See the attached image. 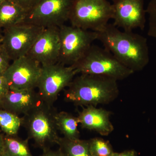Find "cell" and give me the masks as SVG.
Instances as JSON below:
<instances>
[{"instance_id":"obj_21","label":"cell","mask_w":156,"mask_h":156,"mask_svg":"<svg viewBox=\"0 0 156 156\" xmlns=\"http://www.w3.org/2000/svg\"><path fill=\"white\" fill-rule=\"evenodd\" d=\"M11 61L9 56L2 48L0 50V76H4L10 66Z\"/></svg>"},{"instance_id":"obj_16","label":"cell","mask_w":156,"mask_h":156,"mask_svg":"<svg viewBox=\"0 0 156 156\" xmlns=\"http://www.w3.org/2000/svg\"><path fill=\"white\" fill-rule=\"evenodd\" d=\"M55 120L57 130L62 134L63 137L71 140L80 139L77 116L67 112H57L55 114Z\"/></svg>"},{"instance_id":"obj_5","label":"cell","mask_w":156,"mask_h":156,"mask_svg":"<svg viewBox=\"0 0 156 156\" xmlns=\"http://www.w3.org/2000/svg\"><path fill=\"white\" fill-rule=\"evenodd\" d=\"M112 17V4L107 0H74L69 21L72 26L99 32Z\"/></svg>"},{"instance_id":"obj_28","label":"cell","mask_w":156,"mask_h":156,"mask_svg":"<svg viewBox=\"0 0 156 156\" xmlns=\"http://www.w3.org/2000/svg\"><path fill=\"white\" fill-rule=\"evenodd\" d=\"M5 0H0V5L4 2Z\"/></svg>"},{"instance_id":"obj_31","label":"cell","mask_w":156,"mask_h":156,"mask_svg":"<svg viewBox=\"0 0 156 156\" xmlns=\"http://www.w3.org/2000/svg\"><path fill=\"white\" fill-rule=\"evenodd\" d=\"M2 156H6L5 155V154H3V155Z\"/></svg>"},{"instance_id":"obj_22","label":"cell","mask_w":156,"mask_h":156,"mask_svg":"<svg viewBox=\"0 0 156 156\" xmlns=\"http://www.w3.org/2000/svg\"><path fill=\"white\" fill-rule=\"evenodd\" d=\"M28 12L33 9L40 0H11Z\"/></svg>"},{"instance_id":"obj_15","label":"cell","mask_w":156,"mask_h":156,"mask_svg":"<svg viewBox=\"0 0 156 156\" xmlns=\"http://www.w3.org/2000/svg\"><path fill=\"white\" fill-rule=\"evenodd\" d=\"M27 12L11 0L0 5V28L5 29L23 22Z\"/></svg>"},{"instance_id":"obj_29","label":"cell","mask_w":156,"mask_h":156,"mask_svg":"<svg viewBox=\"0 0 156 156\" xmlns=\"http://www.w3.org/2000/svg\"><path fill=\"white\" fill-rule=\"evenodd\" d=\"M1 48H2V46H1V40H0V50H1Z\"/></svg>"},{"instance_id":"obj_17","label":"cell","mask_w":156,"mask_h":156,"mask_svg":"<svg viewBox=\"0 0 156 156\" xmlns=\"http://www.w3.org/2000/svg\"><path fill=\"white\" fill-rule=\"evenodd\" d=\"M57 145L64 156H92L88 140H71L60 137Z\"/></svg>"},{"instance_id":"obj_26","label":"cell","mask_w":156,"mask_h":156,"mask_svg":"<svg viewBox=\"0 0 156 156\" xmlns=\"http://www.w3.org/2000/svg\"><path fill=\"white\" fill-rule=\"evenodd\" d=\"M4 136L5 134L0 129V156H2L4 154Z\"/></svg>"},{"instance_id":"obj_18","label":"cell","mask_w":156,"mask_h":156,"mask_svg":"<svg viewBox=\"0 0 156 156\" xmlns=\"http://www.w3.org/2000/svg\"><path fill=\"white\" fill-rule=\"evenodd\" d=\"M29 139L23 140L17 135L4 136V154L7 156H33L28 143Z\"/></svg>"},{"instance_id":"obj_9","label":"cell","mask_w":156,"mask_h":156,"mask_svg":"<svg viewBox=\"0 0 156 156\" xmlns=\"http://www.w3.org/2000/svg\"><path fill=\"white\" fill-rule=\"evenodd\" d=\"M74 0H40L27 13L23 23L43 28L60 27L69 20Z\"/></svg>"},{"instance_id":"obj_10","label":"cell","mask_w":156,"mask_h":156,"mask_svg":"<svg viewBox=\"0 0 156 156\" xmlns=\"http://www.w3.org/2000/svg\"><path fill=\"white\" fill-rule=\"evenodd\" d=\"M41 70V65L26 55L12 61L4 76L10 89H36Z\"/></svg>"},{"instance_id":"obj_11","label":"cell","mask_w":156,"mask_h":156,"mask_svg":"<svg viewBox=\"0 0 156 156\" xmlns=\"http://www.w3.org/2000/svg\"><path fill=\"white\" fill-rule=\"evenodd\" d=\"M113 24L124 31L144 30L146 22L144 0H113Z\"/></svg>"},{"instance_id":"obj_30","label":"cell","mask_w":156,"mask_h":156,"mask_svg":"<svg viewBox=\"0 0 156 156\" xmlns=\"http://www.w3.org/2000/svg\"><path fill=\"white\" fill-rule=\"evenodd\" d=\"M1 101H2V100H1V98H0V105H1Z\"/></svg>"},{"instance_id":"obj_24","label":"cell","mask_w":156,"mask_h":156,"mask_svg":"<svg viewBox=\"0 0 156 156\" xmlns=\"http://www.w3.org/2000/svg\"><path fill=\"white\" fill-rule=\"evenodd\" d=\"M41 156H64L61 151L58 148V150L53 151L51 148L43 151Z\"/></svg>"},{"instance_id":"obj_14","label":"cell","mask_w":156,"mask_h":156,"mask_svg":"<svg viewBox=\"0 0 156 156\" xmlns=\"http://www.w3.org/2000/svg\"><path fill=\"white\" fill-rule=\"evenodd\" d=\"M112 112L97 107H83L77 116L79 124L83 129L97 132L103 136H108L114 130L110 118Z\"/></svg>"},{"instance_id":"obj_7","label":"cell","mask_w":156,"mask_h":156,"mask_svg":"<svg viewBox=\"0 0 156 156\" xmlns=\"http://www.w3.org/2000/svg\"><path fill=\"white\" fill-rule=\"evenodd\" d=\"M76 74L72 66L58 62L42 66L37 88L43 102L53 106L59 93L69 86Z\"/></svg>"},{"instance_id":"obj_8","label":"cell","mask_w":156,"mask_h":156,"mask_svg":"<svg viewBox=\"0 0 156 156\" xmlns=\"http://www.w3.org/2000/svg\"><path fill=\"white\" fill-rule=\"evenodd\" d=\"M44 28L26 23H20L4 29L1 46L11 61L27 55Z\"/></svg>"},{"instance_id":"obj_2","label":"cell","mask_w":156,"mask_h":156,"mask_svg":"<svg viewBox=\"0 0 156 156\" xmlns=\"http://www.w3.org/2000/svg\"><path fill=\"white\" fill-rule=\"evenodd\" d=\"M118 81L104 76L80 74L75 77L64 92V100L77 106L111 103L118 97Z\"/></svg>"},{"instance_id":"obj_6","label":"cell","mask_w":156,"mask_h":156,"mask_svg":"<svg viewBox=\"0 0 156 156\" xmlns=\"http://www.w3.org/2000/svg\"><path fill=\"white\" fill-rule=\"evenodd\" d=\"M60 48L58 63L71 66L83 57L98 40L96 32L85 30L72 26L59 27Z\"/></svg>"},{"instance_id":"obj_1","label":"cell","mask_w":156,"mask_h":156,"mask_svg":"<svg viewBox=\"0 0 156 156\" xmlns=\"http://www.w3.org/2000/svg\"><path fill=\"white\" fill-rule=\"evenodd\" d=\"M98 34V40L105 48L133 72L143 69L148 63L149 52L145 37L120 30L113 23H108Z\"/></svg>"},{"instance_id":"obj_12","label":"cell","mask_w":156,"mask_h":156,"mask_svg":"<svg viewBox=\"0 0 156 156\" xmlns=\"http://www.w3.org/2000/svg\"><path fill=\"white\" fill-rule=\"evenodd\" d=\"M60 42L59 27L45 28L34 43L27 55L41 66L58 62Z\"/></svg>"},{"instance_id":"obj_20","label":"cell","mask_w":156,"mask_h":156,"mask_svg":"<svg viewBox=\"0 0 156 156\" xmlns=\"http://www.w3.org/2000/svg\"><path fill=\"white\" fill-rule=\"evenodd\" d=\"M89 151L92 156H112L115 153L108 140L96 137L88 140Z\"/></svg>"},{"instance_id":"obj_25","label":"cell","mask_w":156,"mask_h":156,"mask_svg":"<svg viewBox=\"0 0 156 156\" xmlns=\"http://www.w3.org/2000/svg\"><path fill=\"white\" fill-rule=\"evenodd\" d=\"M112 156H137V153L134 150H130L121 153L115 152Z\"/></svg>"},{"instance_id":"obj_23","label":"cell","mask_w":156,"mask_h":156,"mask_svg":"<svg viewBox=\"0 0 156 156\" xmlns=\"http://www.w3.org/2000/svg\"><path fill=\"white\" fill-rule=\"evenodd\" d=\"M10 88L4 76H0V98L2 99L8 93Z\"/></svg>"},{"instance_id":"obj_27","label":"cell","mask_w":156,"mask_h":156,"mask_svg":"<svg viewBox=\"0 0 156 156\" xmlns=\"http://www.w3.org/2000/svg\"><path fill=\"white\" fill-rule=\"evenodd\" d=\"M2 35V28H0V39L1 38V37Z\"/></svg>"},{"instance_id":"obj_3","label":"cell","mask_w":156,"mask_h":156,"mask_svg":"<svg viewBox=\"0 0 156 156\" xmlns=\"http://www.w3.org/2000/svg\"><path fill=\"white\" fill-rule=\"evenodd\" d=\"M56 109L42 102L21 117L22 126L25 128L28 139L43 151L57 144L60 136L56 127Z\"/></svg>"},{"instance_id":"obj_4","label":"cell","mask_w":156,"mask_h":156,"mask_svg":"<svg viewBox=\"0 0 156 156\" xmlns=\"http://www.w3.org/2000/svg\"><path fill=\"white\" fill-rule=\"evenodd\" d=\"M71 66L77 74L104 76L117 81L125 80L134 73L121 63L106 49L94 45Z\"/></svg>"},{"instance_id":"obj_19","label":"cell","mask_w":156,"mask_h":156,"mask_svg":"<svg viewBox=\"0 0 156 156\" xmlns=\"http://www.w3.org/2000/svg\"><path fill=\"white\" fill-rule=\"evenodd\" d=\"M21 126V117L5 110L0 108V128L5 135H17Z\"/></svg>"},{"instance_id":"obj_13","label":"cell","mask_w":156,"mask_h":156,"mask_svg":"<svg viewBox=\"0 0 156 156\" xmlns=\"http://www.w3.org/2000/svg\"><path fill=\"white\" fill-rule=\"evenodd\" d=\"M1 100L0 108L18 116L27 114L43 102L35 89H10Z\"/></svg>"}]
</instances>
